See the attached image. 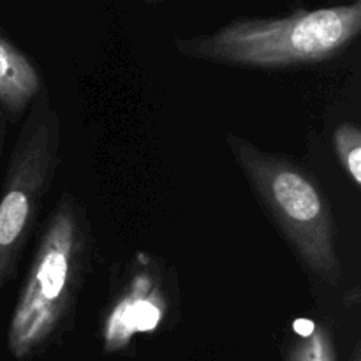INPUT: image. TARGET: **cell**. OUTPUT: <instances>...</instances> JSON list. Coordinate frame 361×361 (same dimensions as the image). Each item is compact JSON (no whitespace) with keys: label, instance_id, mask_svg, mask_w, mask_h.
<instances>
[{"label":"cell","instance_id":"cell-1","mask_svg":"<svg viewBox=\"0 0 361 361\" xmlns=\"http://www.w3.org/2000/svg\"><path fill=\"white\" fill-rule=\"evenodd\" d=\"M92 261V231L78 197L66 192L53 208L32 257L7 330V349L27 360L66 328Z\"/></svg>","mask_w":361,"mask_h":361},{"label":"cell","instance_id":"cell-2","mask_svg":"<svg viewBox=\"0 0 361 361\" xmlns=\"http://www.w3.org/2000/svg\"><path fill=\"white\" fill-rule=\"evenodd\" d=\"M361 30V0L282 18H238L219 30L175 42L180 53L250 69L307 66L338 55Z\"/></svg>","mask_w":361,"mask_h":361},{"label":"cell","instance_id":"cell-3","mask_svg":"<svg viewBox=\"0 0 361 361\" xmlns=\"http://www.w3.org/2000/svg\"><path fill=\"white\" fill-rule=\"evenodd\" d=\"M236 164L303 267L328 286H338L342 264L330 203L309 171L274 152L228 134Z\"/></svg>","mask_w":361,"mask_h":361},{"label":"cell","instance_id":"cell-4","mask_svg":"<svg viewBox=\"0 0 361 361\" xmlns=\"http://www.w3.org/2000/svg\"><path fill=\"white\" fill-rule=\"evenodd\" d=\"M60 162V116L46 87L28 108L0 194V293L16 275Z\"/></svg>","mask_w":361,"mask_h":361},{"label":"cell","instance_id":"cell-5","mask_svg":"<svg viewBox=\"0 0 361 361\" xmlns=\"http://www.w3.org/2000/svg\"><path fill=\"white\" fill-rule=\"evenodd\" d=\"M168 310V291L162 281L161 264L154 257L137 254L130 277L109 307L102 326L106 351L123 349L134 335L155 330Z\"/></svg>","mask_w":361,"mask_h":361},{"label":"cell","instance_id":"cell-6","mask_svg":"<svg viewBox=\"0 0 361 361\" xmlns=\"http://www.w3.org/2000/svg\"><path fill=\"white\" fill-rule=\"evenodd\" d=\"M44 88L39 67L0 34V106L14 118L28 111Z\"/></svg>","mask_w":361,"mask_h":361},{"label":"cell","instance_id":"cell-7","mask_svg":"<svg viewBox=\"0 0 361 361\" xmlns=\"http://www.w3.org/2000/svg\"><path fill=\"white\" fill-rule=\"evenodd\" d=\"M286 361H338L330 328L326 324H314L289 348Z\"/></svg>","mask_w":361,"mask_h":361},{"label":"cell","instance_id":"cell-8","mask_svg":"<svg viewBox=\"0 0 361 361\" xmlns=\"http://www.w3.org/2000/svg\"><path fill=\"white\" fill-rule=\"evenodd\" d=\"M334 145L338 161L356 187L361 185V130L356 123L345 122L335 129Z\"/></svg>","mask_w":361,"mask_h":361},{"label":"cell","instance_id":"cell-9","mask_svg":"<svg viewBox=\"0 0 361 361\" xmlns=\"http://www.w3.org/2000/svg\"><path fill=\"white\" fill-rule=\"evenodd\" d=\"M6 130H7V113L0 106V155H2L4 141H6Z\"/></svg>","mask_w":361,"mask_h":361},{"label":"cell","instance_id":"cell-10","mask_svg":"<svg viewBox=\"0 0 361 361\" xmlns=\"http://www.w3.org/2000/svg\"><path fill=\"white\" fill-rule=\"evenodd\" d=\"M351 361H361V348H360V342L355 345V349H353Z\"/></svg>","mask_w":361,"mask_h":361}]
</instances>
